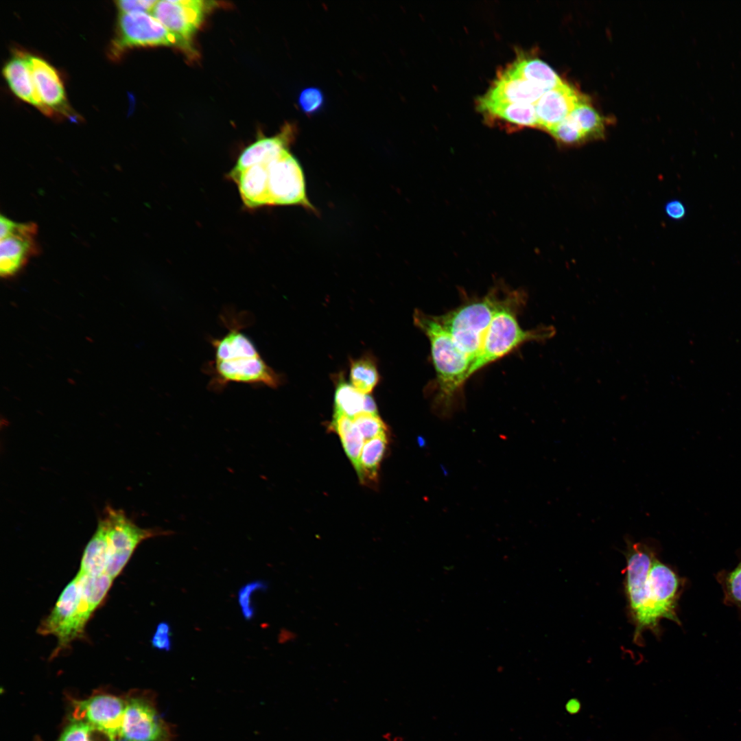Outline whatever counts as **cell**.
<instances>
[{"label":"cell","mask_w":741,"mask_h":741,"mask_svg":"<svg viewBox=\"0 0 741 741\" xmlns=\"http://www.w3.org/2000/svg\"><path fill=\"white\" fill-rule=\"evenodd\" d=\"M240 318L224 314L222 319L228 332L210 340L214 357L204 368L210 377L209 389L220 392L233 382L278 388L283 383L282 375L265 362L253 342L242 332L244 323Z\"/></svg>","instance_id":"1"},{"label":"cell","mask_w":741,"mask_h":741,"mask_svg":"<svg viewBox=\"0 0 741 741\" xmlns=\"http://www.w3.org/2000/svg\"><path fill=\"white\" fill-rule=\"evenodd\" d=\"M413 320L427 336L430 344L436 372L434 412L440 417H449L461 389L469 379L471 361L434 316L416 309Z\"/></svg>","instance_id":"2"},{"label":"cell","mask_w":741,"mask_h":741,"mask_svg":"<svg viewBox=\"0 0 741 741\" xmlns=\"http://www.w3.org/2000/svg\"><path fill=\"white\" fill-rule=\"evenodd\" d=\"M518 291L505 292L486 333L481 350L472 362L469 378L487 365L507 355L528 342H544L552 338V325H539L531 329L521 327L517 314L526 300Z\"/></svg>","instance_id":"3"},{"label":"cell","mask_w":741,"mask_h":741,"mask_svg":"<svg viewBox=\"0 0 741 741\" xmlns=\"http://www.w3.org/2000/svg\"><path fill=\"white\" fill-rule=\"evenodd\" d=\"M493 289L483 297L434 316L471 364L481 350L491 321L505 293Z\"/></svg>","instance_id":"4"},{"label":"cell","mask_w":741,"mask_h":741,"mask_svg":"<svg viewBox=\"0 0 741 741\" xmlns=\"http://www.w3.org/2000/svg\"><path fill=\"white\" fill-rule=\"evenodd\" d=\"M625 541L624 589L628 610L635 627L634 642L638 644L645 630L649 629L657 635L659 633V624L652 615L646 588L648 572L657 554L655 548L648 543L634 542L628 538Z\"/></svg>","instance_id":"5"},{"label":"cell","mask_w":741,"mask_h":741,"mask_svg":"<svg viewBox=\"0 0 741 741\" xmlns=\"http://www.w3.org/2000/svg\"><path fill=\"white\" fill-rule=\"evenodd\" d=\"M94 610L82 596L75 576L63 589L54 609L40 623L38 631L58 639L56 654L67 648L82 636L84 627Z\"/></svg>","instance_id":"6"},{"label":"cell","mask_w":741,"mask_h":741,"mask_svg":"<svg viewBox=\"0 0 741 741\" xmlns=\"http://www.w3.org/2000/svg\"><path fill=\"white\" fill-rule=\"evenodd\" d=\"M99 521L104 525L108 543L109 562L106 574L115 579L128 563L134 550L143 541L171 535V530L158 528H143L121 509L106 506Z\"/></svg>","instance_id":"7"},{"label":"cell","mask_w":741,"mask_h":741,"mask_svg":"<svg viewBox=\"0 0 741 741\" xmlns=\"http://www.w3.org/2000/svg\"><path fill=\"white\" fill-rule=\"evenodd\" d=\"M161 45L180 47L177 38L152 14L143 12L120 13L109 54L113 59H117L130 48Z\"/></svg>","instance_id":"8"},{"label":"cell","mask_w":741,"mask_h":741,"mask_svg":"<svg viewBox=\"0 0 741 741\" xmlns=\"http://www.w3.org/2000/svg\"><path fill=\"white\" fill-rule=\"evenodd\" d=\"M266 167L270 205H299L314 209L307 196L303 169L289 149L266 163Z\"/></svg>","instance_id":"9"},{"label":"cell","mask_w":741,"mask_h":741,"mask_svg":"<svg viewBox=\"0 0 741 741\" xmlns=\"http://www.w3.org/2000/svg\"><path fill=\"white\" fill-rule=\"evenodd\" d=\"M214 2L202 0L157 1L150 12L178 40L180 48L193 51L191 40Z\"/></svg>","instance_id":"10"},{"label":"cell","mask_w":741,"mask_h":741,"mask_svg":"<svg viewBox=\"0 0 741 741\" xmlns=\"http://www.w3.org/2000/svg\"><path fill=\"white\" fill-rule=\"evenodd\" d=\"M120 741H172L173 734L150 699L135 696L126 702Z\"/></svg>","instance_id":"11"},{"label":"cell","mask_w":741,"mask_h":741,"mask_svg":"<svg viewBox=\"0 0 741 741\" xmlns=\"http://www.w3.org/2000/svg\"><path fill=\"white\" fill-rule=\"evenodd\" d=\"M683 586V580L670 566L657 557L654 559L646 588L650 607L658 623L666 618L680 624L677 610Z\"/></svg>","instance_id":"12"},{"label":"cell","mask_w":741,"mask_h":741,"mask_svg":"<svg viewBox=\"0 0 741 741\" xmlns=\"http://www.w3.org/2000/svg\"><path fill=\"white\" fill-rule=\"evenodd\" d=\"M38 226L34 222H13L8 233L0 239V274L8 279L16 275L38 253Z\"/></svg>","instance_id":"13"},{"label":"cell","mask_w":741,"mask_h":741,"mask_svg":"<svg viewBox=\"0 0 741 741\" xmlns=\"http://www.w3.org/2000/svg\"><path fill=\"white\" fill-rule=\"evenodd\" d=\"M126 703L117 696L99 694L75 703V719L109 735L116 741Z\"/></svg>","instance_id":"14"},{"label":"cell","mask_w":741,"mask_h":741,"mask_svg":"<svg viewBox=\"0 0 741 741\" xmlns=\"http://www.w3.org/2000/svg\"><path fill=\"white\" fill-rule=\"evenodd\" d=\"M586 97L564 81L546 91L534 103L537 128L548 132L563 121Z\"/></svg>","instance_id":"15"},{"label":"cell","mask_w":741,"mask_h":741,"mask_svg":"<svg viewBox=\"0 0 741 741\" xmlns=\"http://www.w3.org/2000/svg\"><path fill=\"white\" fill-rule=\"evenodd\" d=\"M30 70L38 95L53 113L72 119L60 76L51 64L40 57L28 55Z\"/></svg>","instance_id":"16"},{"label":"cell","mask_w":741,"mask_h":741,"mask_svg":"<svg viewBox=\"0 0 741 741\" xmlns=\"http://www.w3.org/2000/svg\"><path fill=\"white\" fill-rule=\"evenodd\" d=\"M545 93L508 67L500 73L483 97L494 101L534 104Z\"/></svg>","instance_id":"17"},{"label":"cell","mask_w":741,"mask_h":741,"mask_svg":"<svg viewBox=\"0 0 741 741\" xmlns=\"http://www.w3.org/2000/svg\"><path fill=\"white\" fill-rule=\"evenodd\" d=\"M3 74L11 91L21 99L36 106L45 115L54 113L40 99L32 78L28 55L16 54L3 67Z\"/></svg>","instance_id":"18"},{"label":"cell","mask_w":741,"mask_h":741,"mask_svg":"<svg viewBox=\"0 0 741 741\" xmlns=\"http://www.w3.org/2000/svg\"><path fill=\"white\" fill-rule=\"evenodd\" d=\"M228 177L237 185L244 204L248 209L270 206L266 164L255 165L239 172H229Z\"/></svg>","instance_id":"19"},{"label":"cell","mask_w":741,"mask_h":741,"mask_svg":"<svg viewBox=\"0 0 741 741\" xmlns=\"http://www.w3.org/2000/svg\"><path fill=\"white\" fill-rule=\"evenodd\" d=\"M290 126H285L281 133L271 137H261L246 147L239 155L231 172L242 171L247 167L265 164L289 149L292 136Z\"/></svg>","instance_id":"20"},{"label":"cell","mask_w":741,"mask_h":741,"mask_svg":"<svg viewBox=\"0 0 741 741\" xmlns=\"http://www.w3.org/2000/svg\"><path fill=\"white\" fill-rule=\"evenodd\" d=\"M478 109L493 117L519 126L537 128L534 104L494 101L482 96L478 100Z\"/></svg>","instance_id":"21"},{"label":"cell","mask_w":741,"mask_h":741,"mask_svg":"<svg viewBox=\"0 0 741 741\" xmlns=\"http://www.w3.org/2000/svg\"><path fill=\"white\" fill-rule=\"evenodd\" d=\"M109 558L106 529L98 520L97 529L84 548L78 573L90 576L106 574Z\"/></svg>","instance_id":"22"},{"label":"cell","mask_w":741,"mask_h":741,"mask_svg":"<svg viewBox=\"0 0 741 741\" xmlns=\"http://www.w3.org/2000/svg\"><path fill=\"white\" fill-rule=\"evenodd\" d=\"M508 67L519 77L545 92L563 82L548 64L539 59L519 58Z\"/></svg>","instance_id":"23"},{"label":"cell","mask_w":741,"mask_h":741,"mask_svg":"<svg viewBox=\"0 0 741 741\" xmlns=\"http://www.w3.org/2000/svg\"><path fill=\"white\" fill-rule=\"evenodd\" d=\"M334 412L353 419L364 413L368 395H365L347 381L342 373L334 375Z\"/></svg>","instance_id":"24"},{"label":"cell","mask_w":741,"mask_h":741,"mask_svg":"<svg viewBox=\"0 0 741 741\" xmlns=\"http://www.w3.org/2000/svg\"><path fill=\"white\" fill-rule=\"evenodd\" d=\"M568 117L582 133L587 142L604 137L607 121L592 106L587 97L580 102Z\"/></svg>","instance_id":"25"},{"label":"cell","mask_w":741,"mask_h":741,"mask_svg":"<svg viewBox=\"0 0 741 741\" xmlns=\"http://www.w3.org/2000/svg\"><path fill=\"white\" fill-rule=\"evenodd\" d=\"M350 383L359 391L370 395L380 381V376L375 357L366 353L349 361Z\"/></svg>","instance_id":"26"},{"label":"cell","mask_w":741,"mask_h":741,"mask_svg":"<svg viewBox=\"0 0 741 741\" xmlns=\"http://www.w3.org/2000/svg\"><path fill=\"white\" fill-rule=\"evenodd\" d=\"M387 444L386 434L365 441L357 472L359 478L362 482L368 480L374 482L377 480L379 467L384 456Z\"/></svg>","instance_id":"27"},{"label":"cell","mask_w":741,"mask_h":741,"mask_svg":"<svg viewBox=\"0 0 741 741\" xmlns=\"http://www.w3.org/2000/svg\"><path fill=\"white\" fill-rule=\"evenodd\" d=\"M723 593L724 602L741 611V561L733 570H723L716 575Z\"/></svg>","instance_id":"28"},{"label":"cell","mask_w":741,"mask_h":741,"mask_svg":"<svg viewBox=\"0 0 741 741\" xmlns=\"http://www.w3.org/2000/svg\"><path fill=\"white\" fill-rule=\"evenodd\" d=\"M548 133L561 145L574 147L587 143L582 133L568 116Z\"/></svg>","instance_id":"29"},{"label":"cell","mask_w":741,"mask_h":741,"mask_svg":"<svg viewBox=\"0 0 741 741\" xmlns=\"http://www.w3.org/2000/svg\"><path fill=\"white\" fill-rule=\"evenodd\" d=\"M339 436L346 456L357 473L360 469V456L365 440L354 421L352 426Z\"/></svg>","instance_id":"30"},{"label":"cell","mask_w":741,"mask_h":741,"mask_svg":"<svg viewBox=\"0 0 741 741\" xmlns=\"http://www.w3.org/2000/svg\"><path fill=\"white\" fill-rule=\"evenodd\" d=\"M353 419L365 441L386 434V425L379 414L361 413Z\"/></svg>","instance_id":"31"},{"label":"cell","mask_w":741,"mask_h":741,"mask_svg":"<svg viewBox=\"0 0 741 741\" xmlns=\"http://www.w3.org/2000/svg\"><path fill=\"white\" fill-rule=\"evenodd\" d=\"M101 732L83 721L73 720L64 729L58 741H98L97 736Z\"/></svg>","instance_id":"32"},{"label":"cell","mask_w":741,"mask_h":741,"mask_svg":"<svg viewBox=\"0 0 741 741\" xmlns=\"http://www.w3.org/2000/svg\"><path fill=\"white\" fill-rule=\"evenodd\" d=\"M267 588V585L263 581H253L243 586L238 591V602L241 607L242 613L246 620H251L255 614V608L252 604V597L255 592L261 591Z\"/></svg>","instance_id":"33"},{"label":"cell","mask_w":741,"mask_h":741,"mask_svg":"<svg viewBox=\"0 0 741 741\" xmlns=\"http://www.w3.org/2000/svg\"><path fill=\"white\" fill-rule=\"evenodd\" d=\"M324 95L316 87H308L299 94L298 103L303 113L308 115H313L320 110L324 105Z\"/></svg>","instance_id":"34"},{"label":"cell","mask_w":741,"mask_h":741,"mask_svg":"<svg viewBox=\"0 0 741 741\" xmlns=\"http://www.w3.org/2000/svg\"><path fill=\"white\" fill-rule=\"evenodd\" d=\"M152 645L160 650L169 651L172 648V631L169 624L165 622L158 624L152 637Z\"/></svg>","instance_id":"35"},{"label":"cell","mask_w":741,"mask_h":741,"mask_svg":"<svg viewBox=\"0 0 741 741\" xmlns=\"http://www.w3.org/2000/svg\"><path fill=\"white\" fill-rule=\"evenodd\" d=\"M157 1L119 0L115 2L120 13L133 12H150Z\"/></svg>","instance_id":"36"},{"label":"cell","mask_w":741,"mask_h":741,"mask_svg":"<svg viewBox=\"0 0 741 741\" xmlns=\"http://www.w3.org/2000/svg\"><path fill=\"white\" fill-rule=\"evenodd\" d=\"M664 211L669 218L675 220L683 219L686 214L685 205L678 200L668 202L664 207Z\"/></svg>","instance_id":"37"}]
</instances>
